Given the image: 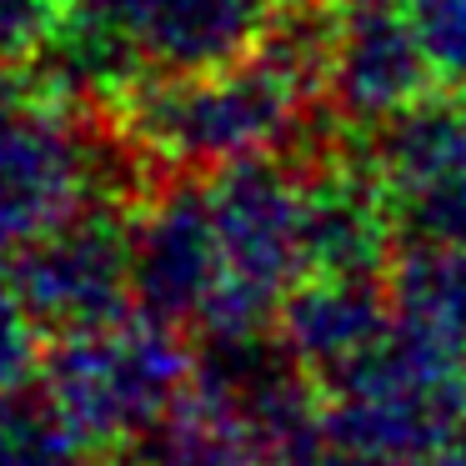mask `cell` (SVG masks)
<instances>
[{"mask_svg":"<svg viewBox=\"0 0 466 466\" xmlns=\"http://www.w3.org/2000/svg\"><path fill=\"white\" fill-rule=\"evenodd\" d=\"M311 106H321V96L261 41V51L236 66L196 76H141L106 106V116L161 181L296 151L311 136Z\"/></svg>","mask_w":466,"mask_h":466,"instance_id":"6da1fadb","label":"cell"},{"mask_svg":"<svg viewBox=\"0 0 466 466\" xmlns=\"http://www.w3.org/2000/svg\"><path fill=\"white\" fill-rule=\"evenodd\" d=\"M206 201H211L221 281H216L201 341L276 331L286 296L311 276L301 156L271 151L221 166L206 176Z\"/></svg>","mask_w":466,"mask_h":466,"instance_id":"7a4b0ae2","label":"cell"},{"mask_svg":"<svg viewBox=\"0 0 466 466\" xmlns=\"http://www.w3.org/2000/svg\"><path fill=\"white\" fill-rule=\"evenodd\" d=\"M156 176L101 106L35 96L0 131V256L25 251L106 196H146Z\"/></svg>","mask_w":466,"mask_h":466,"instance_id":"3957f363","label":"cell"},{"mask_svg":"<svg viewBox=\"0 0 466 466\" xmlns=\"http://www.w3.org/2000/svg\"><path fill=\"white\" fill-rule=\"evenodd\" d=\"M196 366L201 351L191 331L131 311L111 326L51 341L35 381L106 461H121L191 391Z\"/></svg>","mask_w":466,"mask_h":466,"instance_id":"277c9868","label":"cell"},{"mask_svg":"<svg viewBox=\"0 0 466 466\" xmlns=\"http://www.w3.org/2000/svg\"><path fill=\"white\" fill-rule=\"evenodd\" d=\"M141 196H106L11 256L21 301L46 341L111 326L136 311L131 221Z\"/></svg>","mask_w":466,"mask_h":466,"instance_id":"5b68a950","label":"cell"},{"mask_svg":"<svg viewBox=\"0 0 466 466\" xmlns=\"http://www.w3.org/2000/svg\"><path fill=\"white\" fill-rule=\"evenodd\" d=\"M376 176L386 186L401 241L466 246V96L431 91L411 111L371 131Z\"/></svg>","mask_w":466,"mask_h":466,"instance_id":"8992f818","label":"cell"},{"mask_svg":"<svg viewBox=\"0 0 466 466\" xmlns=\"http://www.w3.org/2000/svg\"><path fill=\"white\" fill-rule=\"evenodd\" d=\"M431 91L441 86L406 0H331L321 111L341 131H376Z\"/></svg>","mask_w":466,"mask_h":466,"instance_id":"52a82bcc","label":"cell"},{"mask_svg":"<svg viewBox=\"0 0 466 466\" xmlns=\"http://www.w3.org/2000/svg\"><path fill=\"white\" fill-rule=\"evenodd\" d=\"M136 311L201 336L221 281L206 176H161L136 201L131 221Z\"/></svg>","mask_w":466,"mask_h":466,"instance_id":"ba28073f","label":"cell"},{"mask_svg":"<svg viewBox=\"0 0 466 466\" xmlns=\"http://www.w3.org/2000/svg\"><path fill=\"white\" fill-rule=\"evenodd\" d=\"M136 76H196L261 51L271 0H91Z\"/></svg>","mask_w":466,"mask_h":466,"instance_id":"9c48e42d","label":"cell"},{"mask_svg":"<svg viewBox=\"0 0 466 466\" xmlns=\"http://www.w3.org/2000/svg\"><path fill=\"white\" fill-rule=\"evenodd\" d=\"M391 331H396V306L386 276L316 271L286 296L281 321H276V336L296 356V366L316 386V396L326 386H336L341 376H351Z\"/></svg>","mask_w":466,"mask_h":466,"instance_id":"30bf717a","label":"cell"},{"mask_svg":"<svg viewBox=\"0 0 466 466\" xmlns=\"http://www.w3.org/2000/svg\"><path fill=\"white\" fill-rule=\"evenodd\" d=\"M261 426L201 376L116 466H266Z\"/></svg>","mask_w":466,"mask_h":466,"instance_id":"8fae6325","label":"cell"},{"mask_svg":"<svg viewBox=\"0 0 466 466\" xmlns=\"http://www.w3.org/2000/svg\"><path fill=\"white\" fill-rule=\"evenodd\" d=\"M386 286L406 331L466 361V246L401 241Z\"/></svg>","mask_w":466,"mask_h":466,"instance_id":"7c38bea8","label":"cell"},{"mask_svg":"<svg viewBox=\"0 0 466 466\" xmlns=\"http://www.w3.org/2000/svg\"><path fill=\"white\" fill-rule=\"evenodd\" d=\"M0 466H116L66 421L41 381L0 396Z\"/></svg>","mask_w":466,"mask_h":466,"instance_id":"4fadbf2b","label":"cell"},{"mask_svg":"<svg viewBox=\"0 0 466 466\" xmlns=\"http://www.w3.org/2000/svg\"><path fill=\"white\" fill-rule=\"evenodd\" d=\"M66 15L71 0H0V71H35Z\"/></svg>","mask_w":466,"mask_h":466,"instance_id":"5bb4252c","label":"cell"},{"mask_svg":"<svg viewBox=\"0 0 466 466\" xmlns=\"http://www.w3.org/2000/svg\"><path fill=\"white\" fill-rule=\"evenodd\" d=\"M441 91L466 96V0H406Z\"/></svg>","mask_w":466,"mask_h":466,"instance_id":"9a60e30c","label":"cell"},{"mask_svg":"<svg viewBox=\"0 0 466 466\" xmlns=\"http://www.w3.org/2000/svg\"><path fill=\"white\" fill-rule=\"evenodd\" d=\"M41 326L31 321L21 286L0 256V396L21 391V386H31V376H41Z\"/></svg>","mask_w":466,"mask_h":466,"instance_id":"2e32d148","label":"cell"},{"mask_svg":"<svg viewBox=\"0 0 466 466\" xmlns=\"http://www.w3.org/2000/svg\"><path fill=\"white\" fill-rule=\"evenodd\" d=\"M266 466H391V461H376V456H361V451H351V446L331 441V436L321 431V421H316V426H306V431L276 441L271 456H266Z\"/></svg>","mask_w":466,"mask_h":466,"instance_id":"e0dca14e","label":"cell"},{"mask_svg":"<svg viewBox=\"0 0 466 466\" xmlns=\"http://www.w3.org/2000/svg\"><path fill=\"white\" fill-rule=\"evenodd\" d=\"M21 76H25V71H0V131H5V126H11L15 116L25 111V106L41 96V86H35V81H21Z\"/></svg>","mask_w":466,"mask_h":466,"instance_id":"ac0fdd59","label":"cell"},{"mask_svg":"<svg viewBox=\"0 0 466 466\" xmlns=\"http://www.w3.org/2000/svg\"><path fill=\"white\" fill-rule=\"evenodd\" d=\"M421 466H466V426L451 436V441H441V446H436V451L426 456Z\"/></svg>","mask_w":466,"mask_h":466,"instance_id":"d6986e66","label":"cell"},{"mask_svg":"<svg viewBox=\"0 0 466 466\" xmlns=\"http://www.w3.org/2000/svg\"><path fill=\"white\" fill-rule=\"evenodd\" d=\"M271 5H301V0H271Z\"/></svg>","mask_w":466,"mask_h":466,"instance_id":"ffe728a7","label":"cell"}]
</instances>
